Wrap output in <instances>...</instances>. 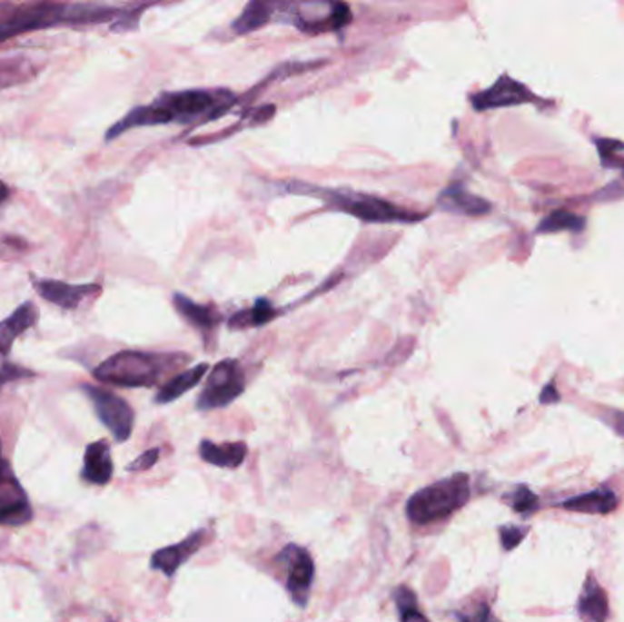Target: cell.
I'll list each match as a JSON object with an SVG mask.
<instances>
[{
    "instance_id": "obj_19",
    "label": "cell",
    "mask_w": 624,
    "mask_h": 622,
    "mask_svg": "<svg viewBox=\"0 0 624 622\" xmlns=\"http://www.w3.org/2000/svg\"><path fill=\"white\" fill-rule=\"evenodd\" d=\"M568 511L588 515H608L617 508V497L611 489H593L589 493L573 497L560 504Z\"/></svg>"
},
{
    "instance_id": "obj_28",
    "label": "cell",
    "mask_w": 624,
    "mask_h": 622,
    "mask_svg": "<svg viewBox=\"0 0 624 622\" xmlns=\"http://www.w3.org/2000/svg\"><path fill=\"white\" fill-rule=\"evenodd\" d=\"M526 537V529L524 528H517V526H504L500 528V542L502 548L506 551L515 549Z\"/></svg>"
},
{
    "instance_id": "obj_18",
    "label": "cell",
    "mask_w": 624,
    "mask_h": 622,
    "mask_svg": "<svg viewBox=\"0 0 624 622\" xmlns=\"http://www.w3.org/2000/svg\"><path fill=\"white\" fill-rule=\"evenodd\" d=\"M173 307L190 325H193L201 332L213 331L222 321V316L214 307L199 305L181 292L173 294Z\"/></svg>"
},
{
    "instance_id": "obj_21",
    "label": "cell",
    "mask_w": 624,
    "mask_h": 622,
    "mask_svg": "<svg viewBox=\"0 0 624 622\" xmlns=\"http://www.w3.org/2000/svg\"><path fill=\"white\" fill-rule=\"evenodd\" d=\"M276 15V3H260V0H253L243 10V14L234 21L233 30L240 35L251 34L254 30H260L262 26L274 21Z\"/></svg>"
},
{
    "instance_id": "obj_33",
    "label": "cell",
    "mask_w": 624,
    "mask_h": 622,
    "mask_svg": "<svg viewBox=\"0 0 624 622\" xmlns=\"http://www.w3.org/2000/svg\"><path fill=\"white\" fill-rule=\"evenodd\" d=\"M559 392H557V387H555V381H550L544 389H542V392H540V403H555V401H559Z\"/></svg>"
},
{
    "instance_id": "obj_5",
    "label": "cell",
    "mask_w": 624,
    "mask_h": 622,
    "mask_svg": "<svg viewBox=\"0 0 624 622\" xmlns=\"http://www.w3.org/2000/svg\"><path fill=\"white\" fill-rule=\"evenodd\" d=\"M274 21H285L307 34H325L345 28L352 21V15L343 3H276Z\"/></svg>"
},
{
    "instance_id": "obj_16",
    "label": "cell",
    "mask_w": 624,
    "mask_h": 622,
    "mask_svg": "<svg viewBox=\"0 0 624 622\" xmlns=\"http://www.w3.org/2000/svg\"><path fill=\"white\" fill-rule=\"evenodd\" d=\"M39 320V309L32 301H25L12 316L0 321V354L8 356L17 336L34 327Z\"/></svg>"
},
{
    "instance_id": "obj_14",
    "label": "cell",
    "mask_w": 624,
    "mask_h": 622,
    "mask_svg": "<svg viewBox=\"0 0 624 622\" xmlns=\"http://www.w3.org/2000/svg\"><path fill=\"white\" fill-rule=\"evenodd\" d=\"M439 209L451 212V214H461V216H484L491 211V204L468 192L464 188V184L455 183L450 184L446 190H442V193L439 195Z\"/></svg>"
},
{
    "instance_id": "obj_24",
    "label": "cell",
    "mask_w": 624,
    "mask_h": 622,
    "mask_svg": "<svg viewBox=\"0 0 624 622\" xmlns=\"http://www.w3.org/2000/svg\"><path fill=\"white\" fill-rule=\"evenodd\" d=\"M394 602L401 618L400 622H430L421 613L419 602H416V595L407 586H400L394 589Z\"/></svg>"
},
{
    "instance_id": "obj_17",
    "label": "cell",
    "mask_w": 624,
    "mask_h": 622,
    "mask_svg": "<svg viewBox=\"0 0 624 622\" xmlns=\"http://www.w3.org/2000/svg\"><path fill=\"white\" fill-rule=\"evenodd\" d=\"M249 449L245 442H234V444H223L218 446L211 440H203L199 446V455L204 462L218 466V468H227V469H236L243 464Z\"/></svg>"
},
{
    "instance_id": "obj_12",
    "label": "cell",
    "mask_w": 624,
    "mask_h": 622,
    "mask_svg": "<svg viewBox=\"0 0 624 622\" xmlns=\"http://www.w3.org/2000/svg\"><path fill=\"white\" fill-rule=\"evenodd\" d=\"M208 540V531L206 529H199V531H192L184 540L168 546V548H161L157 549L152 558H150V568L157 569L161 573H164L168 578H172L175 575V571L193 555L197 553Z\"/></svg>"
},
{
    "instance_id": "obj_25",
    "label": "cell",
    "mask_w": 624,
    "mask_h": 622,
    "mask_svg": "<svg viewBox=\"0 0 624 622\" xmlns=\"http://www.w3.org/2000/svg\"><path fill=\"white\" fill-rule=\"evenodd\" d=\"M584 229V218H579L571 212L566 211H557L550 214L540 225L539 232H557V231H571V232H580Z\"/></svg>"
},
{
    "instance_id": "obj_13",
    "label": "cell",
    "mask_w": 624,
    "mask_h": 622,
    "mask_svg": "<svg viewBox=\"0 0 624 622\" xmlns=\"http://www.w3.org/2000/svg\"><path fill=\"white\" fill-rule=\"evenodd\" d=\"M35 287L46 301H50V303L64 309V311H75L86 296L97 294L101 291V287L94 285V283L72 285V283H64V281H55V280H39V281H35Z\"/></svg>"
},
{
    "instance_id": "obj_32",
    "label": "cell",
    "mask_w": 624,
    "mask_h": 622,
    "mask_svg": "<svg viewBox=\"0 0 624 622\" xmlns=\"http://www.w3.org/2000/svg\"><path fill=\"white\" fill-rule=\"evenodd\" d=\"M608 424L615 429V433L619 435V437H622L624 439V412H619V410H611L609 414H608Z\"/></svg>"
},
{
    "instance_id": "obj_2",
    "label": "cell",
    "mask_w": 624,
    "mask_h": 622,
    "mask_svg": "<svg viewBox=\"0 0 624 622\" xmlns=\"http://www.w3.org/2000/svg\"><path fill=\"white\" fill-rule=\"evenodd\" d=\"M287 190L302 195H314L325 202V206L338 212L351 214L365 223H414L426 218L424 214H416L405 209H398L396 204L383 201L374 195L347 192V190H331L322 186H312L305 183H289Z\"/></svg>"
},
{
    "instance_id": "obj_34",
    "label": "cell",
    "mask_w": 624,
    "mask_h": 622,
    "mask_svg": "<svg viewBox=\"0 0 624 622\" xmlns=\"http://www.w3.org/2000/svg\"><path fill=\"white\" fill-rule=\"evenodd\" d=\"M10 197V188L5 181H0V204H3Z\"/></svg>"
},
{
    "instance_id": "obj_31",
    "label": "cell",
    "mask_w": 624,
    "mask_h": 622,
    "mask_svg": "<svg viewBox=\"0 0 624 622\" xmlns=\"http://www.w3.org/2000/svg\"><path fill=\"white\" fill-rule=\"evenodd\" d=\"M461 622H500V620L491 613V609L486 604H482L471 615L464 617Z\"/></svg>"
},
{
    "instance_id": "obj_8",
    "label": "cell",
    "mask_w": 624,
    "mask_h": 622,
    "mask_svg": "<svg viewBox=\"0 0 624 622\" xmlns=\"http://www.w3.org/2000/svg\"><path fill=\"white\" fill-rule=\"evenodd\" d=\"M34 518V508L12 464L3 455L0 442V526L21 528Z\"/></svg>"
},
{
    "instance_id": "obj_27",
    "label": "cell",
    "mask_w": 624,
    "mask_h": 622,
    "mask_svg": "<svg viewBox=\"0 0 624 622\" xmlns=\"http://www.w3.org/2000/svg\"><path fill=\"white\" fill-rule=\"evenodd\" d=\"M511 508L517 513L528 517L539 509V499L531 489H528L526 486H520L511 495Z\"/></svg>"
},
{
    "instance_id": "obj_3",
    "label": "cell",
    "mask_w": 624,
    "mask_h": 622,
    "mask_svg": "<svg viewBox=\"0 0 624 622\" xmlns=\"http://www.w3.org/2000/svg\"><path fill=\"white\" fill-rule=\"evenodd\" d=\"M188 361V356L173 352H143V350H121L104 360L94 376L117 387H152L168 370H173L181 363Z\"/></svg>"
},
{
    "instance_id": "obj_26",
    "label": "cell",
    "mask_w": 624,
    "mask_h": 622,
    "mask_svg": "<svg viewBox=\"0 0 624 622\" xmlns=\"http://www.w3.org/2000/svg\"><path fill=\"white\" fill-rule=\"evenodd\" d=\"M30 66L23 61H14V59H6V61H0V90H6L12 84L23 83L26 79Z\"/></svg>"
},
{
    "instance_id": "obj_7",
    "label": "cell",
    "mask_w": 624,
    "mask_h": 622,
    "mask_svg": "<svg viewBox=\"0 0 624 622\" xmlns=\"http://www.w3.org/2000/svg\"><path fill=\"white\" fill-rule=\"evenodd\" d=\"M245 390V374L238 360H222L208 374V380L195 401L199 410L231 405Z\"/></svg>"
},
{
    "instance_id": "obj_4",
    "label": "cell",
    "mask_w": 624,
    "mask_h": 622,
    "mask_svg": "<svg viewBox=\"0 0 624 622\" xmlns=\"http://www.w3.org/2000/svg\"><path fill=\"white\" fill-rule=\"evenodd\" d=\"M471 497L470 477L455 473L428 488L416 491L405 506V513L412 524L426 526L450 518L462 509Z\"/></svg>"
},
{
    "instance_id": "obj_23",
    "label": "cell",
    "mask_w": 624,
    "mask_h": 622,
    "mask_svg": "<svg viewBox=\"0 0 624 622\" xmlns=\"http://www.w3.org/2000/svg\"><path fill=\"white\" fill-rule=\"evenodd\" d=\"M274 316H278V311L276 307L265 300V298H260L256 300V303L247 309V311H242L238 314H234L229 321L231 329H249V327H262L265 323H269Z\"/></svg>"
},
{
    "instance_id": "obj_9",
    "label": "cell",
    "mask_w": 624,
    "mask_h": 622,
    "mask_svg": "<svg viewBox=\"0 0 624 622\" xmlns=\"http://www.w3.org/2000/svg\"><path fill=\"white\" fill-rule=\"evenodd\" d=\"M99 420L108 428L117 442H126L134 431V409L121 396L94 385H83Z\"/></svg>"
},
{
    "instance_id": "obj_10",
    "label": "cell",
    "mask_w": 624,
    "mask_h": 622,
    "mask_svg": "<svg viewBox=\"0 0 624 622\" xmlns=\"http://www.w3.org/2000/svg\"><path fill=\"white\" fill-rule=\"evenodd\" d=\"M276 562L285 569V586L292 602L305 607L314 582V560L311 553L302 546L289 544L278 553Z\"/></svg>"
},
{
    "instance_id": "obj_6",
    "label": "cell",
    "mask_w": 624,
    "mask_h": 622,
    "mask_svg": "<svg viewBox=\"0 0 624 622\" xmlns=\"http://www.w3.org/2000/svg\"><path fill=\"white\" fill-rule=\"evenodd\" d=\"M86 25L84 6H57V5H39L26 8L23 14L0 23V43L12 37L35 32L41 28H50L55 25Z\"/></svg>"
},
{
    "instance_id": "obj_30",
    "label": "cell",
    "mask_w": 624,
    "mask_h": 622,
    "mask_svg": "<svg viewBox=\"0 0 624 622\" xmlns=\"http://www.w3.org/2000/svg\"><path fill=\"white\" fill-rule=\"evenodd\" d=\"M30 374H32L30 370L19 369L17 365H5L3 369H0V389H3L6 383L14 381V380H19V378H25V376H30Z\"/></svg>"
},
{
    "instance_id": "obj_1",
    "label": "cell",
    "mask_w": 624,
    "mask_h": 622,
    "mask_svg": "<svg viewBox=\"0 0 624 622\" xmlns=\"http://www.w3.org/2000/svg\"><path fill=\"white\" fill-rule=\"evenodd\" d=\"M236 95L229 90H183L161 94L154 103L137 106L128 112L119 123L106 132V141H112L124 132L141 126L157 124H193L218 119L229 112Z\"/></svg>"
},
{
    "instance_id": "obj_22",
    "label": "cell",
    "mask_w": 624,
    "mask_h": 622,
    "mask_svg": "<svg viewBox=\"0 0 624 622\" xmlns=\"http://www.w3.org/2000/svg\"><path fill=\"white\" fill-rule=\"evenodd\" d=\"M579 611L591 622H606V618L609 615L606 591L593 578H588V582L580 593Z\"/></svg>"
},
{
    "instance_id": "obj_15",
    "label": "cell",
    "mask_w": 624,
    "mask_h": 622,
    "mask_svg": "<svg viewBox=\"0 0 624 622\" xmlns=\"http://www.w3.org/2000/svg\"><path fill=\"white\" fill-rule=\"evenodd\" d=\"M81 477L94 486H106L114 477V462L106 440L92 442L84 451Z\"/></svg>"
},
{
    "instance_id": "obj_20",
    "label": "cell",
    "mask_w": 624,
    "mask_h": 622,
    "mask_svg": "<svg viewBox=\"0 0 624 622\" xmlns=\"http://www.w3.org/2000/svg\"><path fill=\"white\" fill-rule=\"evenodd\" d=\"M206 372H208V363H197L195 367H190L179 372L159 389V392L155 394V403H170L181 398L184 392L193 389Z\"/></svg>"
},
{
    "instance_id": "obj_29",
    "label": "cell",
    "mask_w": 624,
    "mask_h": 622,
    "mask_svg": "<svg viewBox=\"0 0 624 622\" xmlns=\"http://www.w3.org/2000/svg\"><path fill=\"white\" fill-rule=\"evenodd\" d=\"M159 453H161V449H150V451L143 453L139 459H135V462H132V464L128 466V471L135 473V471H146V469H150V468L157 462Z\"/></svg>"
},
{
    "instance_id": "obj_11",
    "label": "cell",
    "mask_w": 624,
    "mask_h": 622,
    "mask_svg": "<svg viewBox=\"0 0 624 622\" xmlns=\"http://www.w3.org/2000/svg\"><path fill=\"white\" fill-rule=\"evenodd\" d=\"M539 97L533 95L522 83L511 79L510 75L499 77V81L484 92H479L471 97V104L475 110H493V108H506V106H519L526 103H537Z\"/></svg>"
}]
</instances>
